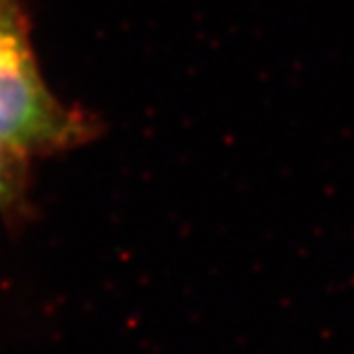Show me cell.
<instances>
[{
    "label": "cell",
    "instance_id": "cell-1",
    "mask_svg": "<svg viewBox=\"0 0 354 354\" xmlns=\"http://www.w3.org/2000/svg\"><path fill=\"white\" fill-rule=\"evenodd\" d=\"M96 135L94 115L60 103L45 86L24 15L0 19V141L35 156L84 145Z\"/></svg>",
    "mask_w": 354,
    "mask_h": 354
},
{
    "label": "cell",
    "instance_id": "cell-2",
    "mask_svg": "<svg viewBox=\"0 0 354 354\" xmlns=\"http://www.w3.org/2000/svg\"><path fill=\"white\" fill-rule=\"evenodd\" d=\"M28 158L24 151L0 141V214L17 216L26 212Z\"/></svg>",
    "mask_w": 354,
    "mask_h": 354
},
{
    "label": "cell",
    "instance_id": "cell-3",
    "mask_svg": "<svg viewBox=\"0 0 354 354\" xmlns=\"http://www.w3.org/2000/svg\"><path fill=\"white\" fill-rule=\"evenodd\" d=\"M21 9L17 5V0H0V19H7L13 15H19Z\"/></svg>",
    "mask_w": 354,
    "mask_h": 354
}]
</instances>
